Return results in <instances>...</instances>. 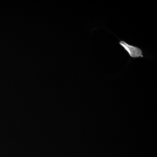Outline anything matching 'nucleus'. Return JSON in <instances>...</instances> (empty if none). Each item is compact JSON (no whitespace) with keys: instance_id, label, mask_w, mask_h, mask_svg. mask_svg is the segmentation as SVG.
Wrapping results in <instances>:
<instances>
[{"instance_id":"nucleus-1","label":"nucleus","mask_w":157,"mask_h":157,"mask_svg":"<svg viewBox=\"0 0 157 157\" xmlns=\"http://www.w3.org/2000/svg\"><path fill=\"white\" fill-rule=\"evenodd\" d=\"M118 44L128 53L131 58L136 59L144 58L143 50L139 47L131 45L122 40L119 41Z\"/></svg>"}]
</instances>
